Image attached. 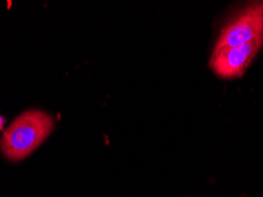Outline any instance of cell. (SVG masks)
<instances>
[{"label":"cell","mask_w":263,"mask_h":197,"mask_svg":"<svg viewBox=\"0 0 263 197\" xmlns=\"http://www.w3.org/2000/svg\"><path fill=\"white\" fill-rule=\"evenodd\" d=\"M55 126V118L46 111L25 110L3 131L0 151L11 162L25 160L48 140Z\"/></svg>","instance_id":"6da1fadb"},{"label":"cell","mask_w":263,"mask_h":197,"mask_svg":"<svg viewBox=\"0 0 263 197\" xmlns=\"http://www.w3.org/2000/svg\"><path fill=\"white\" fill-rule=\"evenodd\" d=\"M255 40H263V0L249 3L227 21L212 51L235 48Z\"/></svg>","instance_id":"7a4b0ae2"},{"label":"cell","mask_w":263,"mask_h":197,"mask_svg":"<svg viewBox=\"0 0 263 197\" xmlns=\"http://www.w3.org/2000/svg\"><path fill=\"white\" fill-rule=\"evenodd\" d=\"M263 46V40H255L235 48L212 51L209 68L220 79L241 78Z\"/></svg>","instance_id":"3957f363"},{"label":"cell","mask_w":263,"mask_h":197,"mask_svg":"<svg viewBox=\"0 0 263 197\" xmlns=\"http://www.w3.org/2000/svg\"><path fill=\"white\" fill-rule=\"evenodd\" d=\"M5 123H6L5 118H4L3 116L0 115V131H4V130H5V127H4V126H5Z\"/></svg>","instance_id":"277c9868"}]
</instances>
